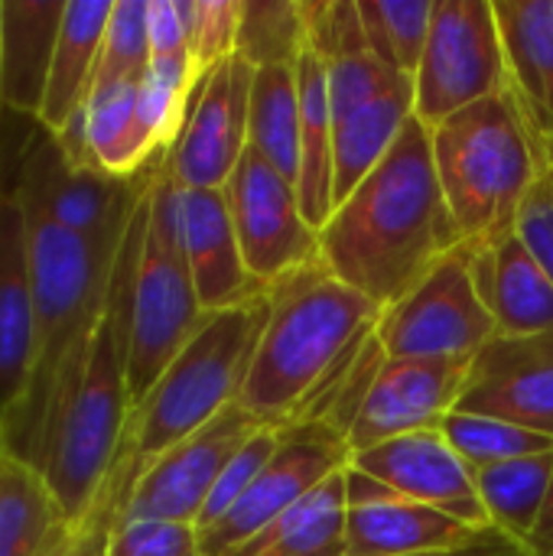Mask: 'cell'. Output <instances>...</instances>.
<instances>
[{"instance_id": "cell-32", "label": "cell", "mask_w": 553, "mask_h": 556, "mask_svg": "<svg viewBox=\"0 0 553 556\" xmlns=\"http://www.w3.org/2000/svg\"><path fill=\"white\" fill-rule=\"evenodd\" d=\"M368 52L404 78H414L427 49L433 0H355Z\"/></svg>"}, {"instance_id": "cell-2", "label": "cell", "mask_w": 553, "mask_h": 556, "mask_svg": "<svg viewBox=\"0 0 553 556\" xmlns=\"http://www.w3.org/2000/svg\"><path fill=\"white\" fill-rule=\"evenodd\" d=\"M143 215L147 189L121 241L101 319L78 365L59 388L29 459V466H36L52 489L68 525H81L95 511L121 459L134 410L127 388V306L143 238Z\"/></svg>"}, {"instance_id": "cell-18", "label": "cell", "mask_w": 553, "mask_h": 556, "mask_svg": "<svg viewBox=\"0 0 553 556\" xmlns=\"http://www.w3.org/2000/svg\"><path fill=\"white\" fill-rule=\"evenodd\" d=\"M456 414H482L553 440V332L495 336L469 365Z\"/></svg>"}, {"instance_id": "cell-8", "label": "cell", "mask_w": 553, "mask_h": 556, "mask_svg": "<svg viewBox=\"0 0 553 556\" xmlns=\"http://www.w3.org/2000/svg\"><path fill=\"white\" fill-rule=\"evenodd\" d=\"M414 81V117L443 124L463 108L508 88L492 0H433L427 49Z\"/></svg>"}, {"instance_id": "cell-20", "label": "cell", "mask_w": 553, "mask_h": 556, "mask_svg": "<svg viewBox=\"0 0 553 556\" xmlns=\"http://www.w3.org/2000/svg\"><path fill=\"white\" fill-rule=\"evenodd\" d=\"M179 241L205 313L241 306L267 290L244 264L225 189L179 186Z\"/></svg>"}, {"instance_id": "cell-40", "label": "cell", "mask_w": 553, "mask_h": 556, "mask_svg": "<svg viewBox=\"0 0 553 556\" xmlns=\"http://www.w3.org/2000/svg\"><path fill=\"white\" fill-rule=\"evenodd\" d=\"M134 479H137V472L124 459H117L114 476L108 479L95 511L72 531V538L52 556H108V541H111L114 521L124 511V502H127V492H130Z\"/></svg>"}, {"instance_id": "cell-14", "label": "cell", "mask_w": 553, "mask_h": 556, "mask_svg": "<svg viewBox=\"0 0 553 556\" xmlns=\"http://www.w3.org/2000/svg\"><path fill=\"white\" fill-rule=\"evenodd\" d=\"M254 65L238 52L209 68L196 88L186 124L163 156L169 176L186 189H225L248 150Z\"/></svg>"}, {"instance_id": "cell-24", "label": "cell", "mask_w": 553, "mask_h": 556, "mask_svg": "<svg viewBox=\"0 0 553 556\" xmlns=\"http://www.w3.org/2000/svg\"><path fill=\"white\" fill-rule=\"evenodd\" d=\"M300 88V205L313 228H323L332 215V101L326 55L306 42L297 59Z\"/></svg>"}, {"instance_id": "cell-13", "label": "cell", "mask_w": 553, "mask_h": 556, "mask_svg": "<svg viewBox=\"0 0 553 556\" xmlns=\"http://www.w3.org/2000/svg\"><path fill=\"white\" fill-rule=\"evenodd\" d=\"M261 427H267V420L254 417L241 404L225 407L212 424H205L137 472L121 518L199 525V515L218 476Z\"/></svg>"}, {"instance_id": "cell-4", "label": "cell", "mask_w": 553, "mask_h": 556, "mask_svg": "<svg viewBox=\"0 0 553 556\" xmlns=\"http://www.w3.org/2000/svg\"><path fill=\"white\" fill-rule=\"evenodd\" d=\"M267 326L238 404L287 427L319 381L378 326L381 309L323 261L267 287Z\"/></svg>"}, {"instance_id": "cell-22", "label": "cell", "mask_w": 553, "mask_h": 556, "mask_svg": "<svg viewBox=\"0 0 553 556\" xmlns=\"http://www.w3.org/2000/svg\"><path fill=\"white\" fill-rule=\"evenodd\" d=\"M68 0H0V104L39 121L55 39Z\"/></svg>"}, {"instance_id": "cell-44", "label": "cell", "mask_w": 553, "mask_h": 556, "mask_svg": "<svg viewBox=\"0 0 553 556\" xmlns=\"http://www.w3.org/2000/svg\"><path fill=\"white\" fill-rule=\"evenodd\" d=\"M0 453H3V437H0Z\"/></svg>"}, {"instance_id": "cell-30", "label": "cell", "mask_w": 553, "mask_h": 556, "mask_svg": "<svg viewBox=\"0 0 553 556\" xmlns=\"http://www.w3.org/2000/svg\"><path fill=\"white\" fill-rule=\"evenodd\" d=\"M476 489L489 525L512 541L531 544L553 489V453L499 463L476 472Z\"/></svg>"}, {"instance_id": "cell-5", "label": "cell", "mask_w": 553, "mask_h": 556, "mask_svg": "<svg viewBox=\"0 0 553 556\" xmlns=\"http://www.w3.org/2000/svg\"><path fill=\"white\" fill-rule=\"evenodd\" d=\"M267 313L271 296L264 290L241 306L205 316L150 394L130 410L121 459L134 472L238 404Z\"/></svg>"}, {"instance_id": "cell-29", "label": "cell", "mask_w": 553, "mask_h": 556, "mask_svg": "<svg viewBox=\"0 0 553 556\" xmlns=\"http://www.w3.org/2000/svg\"><path fill=\"white\" fill-rule=\"evenodd\" d=\"M248 150L293 186L300 182V88L297 65L254 68Z\"/></svg>"}, {"instance_id": "cell-25", "label": "cell", "mask_w": 553, "mask_h": 556, "mask_svg": "<svg viewBox=\"0 0 553 556\" xmlns=\"http://www.w3.org/2000/svg\"><path fill=\"white\" fill-rule=\"evenodd\" d=\"M508 88L531 117L553 127V0H492Z\"/></svg>"}, {"instance_id": "cell-1", "label": "cell", "mask_w": 553, "mask_h": 556, "mask_svg": "<svg viewBox=\"0 0 553 556\" xmlns=\"http://www.w3.org/2000/svg\"><path fill=\"white\" fill-rule=\"evenodd\" d=\"M460 244L433 166L430 127L417 117L319 228L326 270L378 309L398 303Z\"/></svg>"}, {"instance_id": "cell-27", "label": "cell", "mask_w": 553, "mask_h": 556, "mask_svg": "<svg viewBox=\"0 0 553 556\" xmlns=\"http://www.w3.org/2000/svg\"><path fill=\"white\" fill-rule=\"evenodd\" d=\"M414 117V81H401L381 98L342 117L332 130V208L391 153Z\"/></svg>"}, {"instance_id": "cell-38", "label": "cell", "mask_w": 553, "mask_h": 556, "mask_svg": "<svg viewBox=\"0 0 553 556\" xmlns=\"http://www.w3.org/2000/svg\"><path fill=\"white\" fill-rule=\"evenodd\" d=\"M241 0H189V49L205 75L238 52Z\"/></svg>"}, {"instance_id": "cell-17", "label": "cell", "mask_w": 553, "mask_h": 556, "mask_svg": "<svg viewBox=\"0 0 553 556\" xmlns=\"http://www.w3.org/2000/svg\"><path fill=\"white\" fill-rule=\"evenodd\" d=\"M349 466L469 528H492L476 489V472L450 446L443 430H420L352 453Z\"/></svg>"}, {"instance_id": "cell-10", "label": "cell", "mask_w": 553, "mask_h": 556, "mask_svg": "<svg viewBox=\"0 0 553 556\" xmlns=\"http://www.w3.org/2000/svg\"><path fill=\"white\" fill-rule=\"evenodd\" d=\"M156 166L134 179L108 176L91 166H75L42 127L20 153L16 176L10 179L20 202L39 208L55 225L81 238H121L143 199Z\"/></svg>"}, {"instance_id": "cell-19", "label": "cell", "mask_w": 553, "mask_h": 556, "mask_svg": "<svg viewBox=\"0 0 553 556\" xmlns=\"http://www.w3.org/2000/svg\"><path fill=\"white\" fill-rule=\"evenodd\" d=\"M479 300L486 303L499 336L553 332V280L521 241L518 228H499L463 244Z\"/></svg>"}, {"instance_id": "cell-31", "label": "cell", "mask_w": 553, "mask_h": 556, "mask_svg": "<svg viewBox=\"0 0 553 556\" xmlns=\"http://www.w3.org/2000/svg\"><path fill=\"white\" fill-rule=\"evenodd\" d=\"M202 72L192 59H153L137 85V124L153 160H163L189 114Z\"/></svg>"}, {"instance_id": "cell-26", "label": "cell", "mask_w": 553, "mask_h": 556, "mask_svg": "<svg viewBox=\"0 0 553 556\" xmlns=\"http://www.w3.org/2000/svg\"><path fill=\"white\" fill-rule=\"evenodd\" d=\"M75 528L39 469L0 453V556H52Z\"/></svg>"}, {"instance_id": "cell-42", "label": "cell", "mask_w": 553, "mask_h": 556, "mask_svg": "<svg viewBox=\"0 0 553 556\" xmlns=\"http://www.w3.org/2000/svg\"><path fill=\"white\" fill-rule=\"evenodd\" d=\"M420 556H535L528 544L521 541H512L508 534L489 528L476 544L469 547H460V551H440V554H420Z\"/></svg>"}, {"instance_id": "cell-12", "label": "cell", "mask_w": 553, "mask_h": 556, "mask_svg": "<svg viewBox=\"0 0 553 556\" xmlns=\"http://www.w3.org/2000/svg\"><path fill=\"white\" fill-rule=\"evenodd\" d=\"M225 195L254 280L274 287L319 261V228L310 225L297 186L251 150L238 160Z\"/></svg>"}, {"instance_id": "cell-39", "label": "cell", "mask_w": 553, "mask_h": 556, "mask_svg": "<svg viewBox=\"0 0 553 556\" xmlns=\"http://www.w3.org/2000/svg\"><path fill=\"white\" fill-rule=\"evenodd\" d=\"M108 556H202L196 525L156 518H117Z\"/></svg>"}, {"instance_id": "cell-7", "label": "cell", "mask_w": 553, "mask_h": 556, "mask_svg": "<svg viewBox=\"0 0 553 556\" xmlns=\"http://www.w3.org/2000/svg\"><path fill=\"white\" fill-rule=\"evenodd\" d=\"M205 316L179 241V182L160 160L147 186L143 238L127 306V388L134 407L199 332Z\"/></svg>"}, {"instance_id": "cell-41", "label": "cell", "mask_w": 553, "mask_h": 556, "mask_svg": "<svg viewBox=\"0 0 553 556\" xmlns=\"http://www.w3.org/2000/svg\"><path fill=\"white\" fill-rule=\"evenodd\" d=\"M147 26L153 59H192L189 0H147Z\"/></svg>"}, {"instance_id": "cell-16", "label": "cell", "mask_w": 553, "mask_h": 556, "mask_svg": "<svg viewBox=\"0 0 553 556\" xmlns=\"http://www.w3.org/2000/svg\"><path fill=\"white\" fill-rule=\"evenodd\" d=\"M345 556H420L460 551L486 531L398 495L378 479L345 469Z\"/></svg>"}, {"instance_id": "cell-9", "label": "cell", "mask_w": 553, "mask_h": 556, "mask_svg": "<svg viewBox=\"0 0 553 556\" xmlns=\"http://www.w3.org/2000/svg\"><path fill=\"white\" fill-rule=\"evenodd\" d=\"M375 336L388 358H476L499 329L476 293L466 248L450 251L414 290L381 309Z\"/></svg>"}, {"instance_id": "cell-34", "label": "cell", "mask_w": 553, "mask_h": 556, "mask_svg": "<svg viewBox=\"0 0 553 556\" xmlns=\"http://www.w3.org/2000/svg\"><path fill=\"white\" fill-rule=\"evenodd\" d=\"M306 46L303 3L290 0H241L238 55L254 68L297 65Z\"/></svg>"}, {"instance_id": "cell-43", "label": "cell", "mask_w": 553, "mask_h": 556, "mask_svg": "<svg viewBox=\"0 0 553 556\" xmlns=\"http://www.w3.org/2000/svg\"><path fill=\"white\" fill-rule=\"evenodd\" d=\"M528 547H531L535 556H553V489L551 498H548V508H544V518H541V525H538V531H535Z\"/></svg>"}, {"instance_id": "cell-35", "label": "cell", "mask_w": 553, "mask_h": 556, "mask_svg": "<svg viewBox=\"0 0 553 556\" xmlns=\"http://www.w3.org/2000/svg\"><path fill=\"white\" fill-rule=\"evenodd\" d=\"M153 62L150 52V26H147V0H114L95 88L117 81H140Z\"/></svg>"}, {"instance_id": "cell-36", "label": "cell", "mask_w": 553, "mask_h": 556, "mask_svg": "<svg viewBox=\"0 0 553 556\" xmlns=\"http://www.w3.org/2000/svg\"><path fill=\"white\" fill-rule=\"evenodd\" d=\"M531 124L538 137V176L518 208L515 228L553 280V127L538 124L535 117Z\"/></svg>"}, {"instance_id": "cell-33", "label": "cell", "mask_w": 553, "mask_h": 556, "mask_svg": "<svg viewBox=\"0 0 553 556\" xmlns=\"http://www.w3.org/2000/svg\"><path fill=\"white\" fill-rule=\"evenodd\" d=\"M443 437L450 446L463 456V463L479 472L499 463L538 456V453H553V440L544 433L525 430L518 424L499 420V417H482V414H450L443 420Z\"/></svg>"}, {"instance_id": "cell-3", "label": "cell", "mask_w": 553, "mask_h": 556, "mask_svg": "<svg viewBox=\"0 0 553 556\" xmlns=\"http://www.w3.org/2000/svg\"><path fill=\"white\" fill-rule=\"evenodd\" d=\"M20 199V195H16ZM23 205L26 238H29V274H33V375L23 404L3 424V453L33 459L39 430L46 414L78 365L111 290L114 261L121 251V238H81L39 208ZM130 228V225H127Z\"/></svg>"}, {"instance_id": "cell-21", "label": "cell", "mask_w": 553, "mask_h": 556, "mask_svg": "<svg viewBox=\"0 0 553 556\" xmlns=\"http://www.w3.org/2000/svg\"><path fill=\"white\" fill-rule=\"evenodd\" d=\"M33 274L26 215L10 182H0V430L26 397L33 375Z\"/></svg>"}, {"instance_id": "cell-6", "label": "cell", "mask_w": 553, "mask_h": 556, "mask_svg": "<svg viewBox=\"0 0 553 556\" xmlns=\"http://www.w3.org/2000/svg\"><path fill=\"white\" fill-rule=\"evenodd\" d=\"M430 143L463 244L515 225L538 176V137L528 108L512 88L430 127Z\"/></svg>"}, {"instance_id": "cell-11", "label": "cell", "mask_w": 553, "mask_h": 556, "mask_svg": "<svg viewBox=\"0 0 553 556\" xmlns=\"http://www.w3.org/2000/svg\"><path fill=\"white\" fill-rule=\"evenodd\" d=\"M349 443L326 424H287L280 443L248 495L212 528L199 531L202 556H225L257 538L326 479L349 466Z\"/></svg>"}, {"instance_id": "cell-37", "label": "cell", "mask_w": 553, "mask_h": 556, "mask_svg": "<svg viewBox=\"0 0 553 556\" xmlns=\"http://www.w3.org/2000/svg\"><path fill=\"white\" fill-rule=\"evenodd\" d=\"M280 430H284V424H267V427H261L238 453H235V459L225 466V472L218 476V482H215V489H212V495H209V502H205V508H202V515H199V525H196V531H205V528H212L215 521H222L244 495H248V489L254 485V479L264 472V466L271 463V456H274V450H277V443H280Z\"/></svg>"}, {"instance_id": "cell-15", "label": "cell", "mask_w": 553, "mask_h": 556, "mask_svg": "<svg viewBox=\"0 0 553 556\" xmlns=\"http://www.w3.org/2000/svg\"><path fill=\"white\" fill-rule=\"evenodd\" d=\"M469 365L473 358H385L349 430V453L407 433L440 430L466 391Z\"/></svg>"}, {"instance_id": "cell-28", "label": "cell", "mask_w": 553, "mask_h": 556, "mask_svg": "<svg viewBox=\"0 0 553 556\" xmlns=\"http://www.w3.org/2000/svg\"><path fill=\"white\" fill-rule=\"evenodd\" d=\"M345 469L326 479L257 538L225 556H345Z\"/></svg>"}, {"instance_id": "cell-23", "label": "cell", "mask_w": 553, "mask_h": 556, "mask_svg": "<svg viewBox=\"0 0 553 556\" xmlns=\"http://www.w3.org/2000/svg\"><path fill=\"white\" fill-rule=\"evenodd\" d=\"M111 10H114V0H68L65 3L42 111L36 121L49 137H59L62 130H68V124L85 111L95 91L101 42H104Z\"/></svg>"}, {"instance_id": "cell-45", "label": "cell", "mask_w": 553, "mask_h": 556, "mask_svg": "<svg viewBox=\"0 0 553 556\" xmlns=\"http://www.w3.org/2000/svg\"><path fill=\"white\" fill-rule=\"evenodd\" d=\"M0 111H3V104H0Z\"/></svg>"}]
</instances>
